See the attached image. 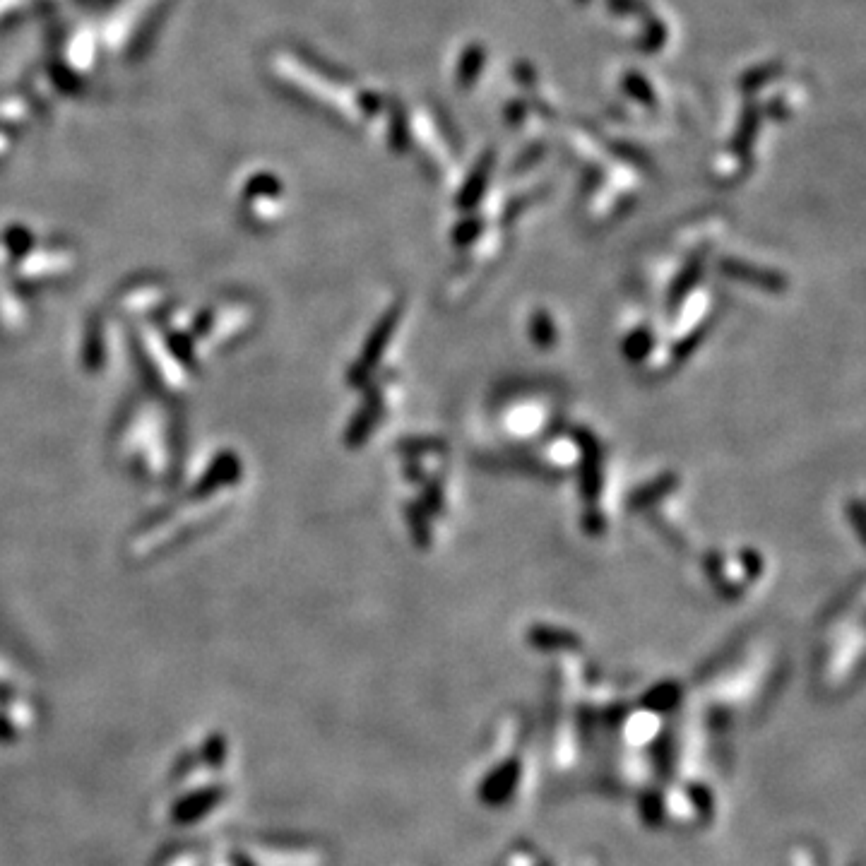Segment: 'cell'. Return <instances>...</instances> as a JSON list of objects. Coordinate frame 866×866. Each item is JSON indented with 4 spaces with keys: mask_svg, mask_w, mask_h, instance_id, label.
I'll return each mask as SVG.
<instances>
[{
    "mask_svg": "<svg viewBox=\"0 0 866 866\" xmlns=\"http://www.w3.org/2000/svg\"><path fill=\"white\" fill-rule=\"evenodd\" d=\"M797 866H816V864L811 862V857H806V854L799 852L797 854Z\"/></svg>",
    "mask_w": 866,
    "mask_h": 866,
    "instance_id": "6da1fadb",
    "label": "cell"
}]
</instances>
